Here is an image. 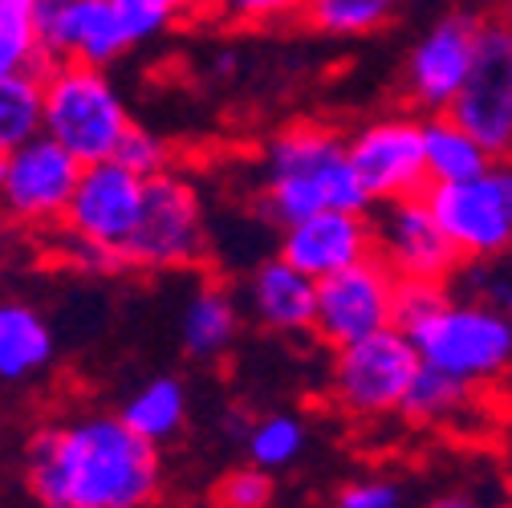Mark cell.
Listing matches in <instances>:
<instances>
[{
    "instance_id": "obj_1",
    "label": "cell",
    "mask_w": 512,
    "mask_h": 508,
    "mask_svg": "<svg viewBox=\"0 0 512 508\" xmlns=\"http://www.w3.org/2000/svg\"><path fill=\"white\" fill-rule=\"evenodd\" d=\"M25 480L41 508H155L163 456L118 415L90 411L29 435Z\"/></svg>"
},
{
    "instance_id": "obj_2",
    "label": "cell",
    "mask_w": 512,
    "mask_h": 508,
    "mask_svg": "<svg viewBox=\"0 0 512 508\" xmlns=\"http://www.w3.org/2000/svg\"><path fill=\"white\" fill-rule=\"evenodd\" d=\"M261 212L285 232L322 212L370 216L374 208L350 167L346 139L322 122H293L265 147Z\"/></svg>"
},
{
    "instance_id": "obj_3",
    "label": "cell",
    "mask_w": 512,
    "mask_h": 508,
    "mask_svg": "<svg viewBox=\"0 0 512 508\" xmlns=\"http://www.w3.org/2000/svg\"><path fill=\"white\" fill-rule=\"evenodd\" d=\"M183 17L175 0H37L49 61L106 70L131 49L163 37Z\"/></svg>"
},
{
    "instance_id": "obj_4",
    "label": "cell",
    "mask_w": 512,
    "mask_h": 508,
    "mask_svg": "<svg viewBox=\"0 0 512 508\" xmlns=\"http://www.w3.org/2000/svg\"><path fill=\"white\" fill-rule=\"evenodd\" d=\"M131 110L106 70L53 61L41 78V135L82 167L110 163L131 135Z\"/></svg>"
},
{
    "instance_id": "obj_5",
    "label": "cell",
    "mask_w": 512,
    "mask_h": 508,
    "mask_svg": "<svg viewBox=\"0 0 512 508\" xmlns=\"http://www.w3.org/2000/svg\"><path fill=\"white\" fill-rule=\"evenodd\" d=\"M403 334L411 338L423 370L447 374L472 391L496 383L512 366V317L484 309L476 301H460L452 297V289Z\"/></svg>"
},
{
    "instance_id": "obj_6",
    "label": "cell",
    "mask_w": 512,
    "mask_h": 508,
    "mask_svg": "<svg viewBox=\"0 0 512 508\" xmlns=\"http://www.w3.org/2000/svg\"><path fill=\"white\" fill-rule=\"evenodd\" d=\"M208 208L200 187L183 171H163L143 183V212L122 244V269L175 273L208 261Z\"/></svg>"
},
{
    "instance_id": "obj_7",
    "label": "cell",
    "mask_w": 512,
    "mask_h": 508,
    "mask_svg": "<svg viewBox=\"0 0 512 508\" xmlns=\"http://www.w3.org/2000/svg\"><path fill=\"white\" fill-rule=\"evenodd\" d=\"M423 362L403 330H382L346 350H334L330 362V399L350 419L399 415L407 391L415 387Z\"/></svg>"
},
{
    "instance_id": "obj_8",
    "label": "cell",
    "mask_w": 512,
    "mask_h": 508,
    "mask_svg": "<svg viewBox=\"0 0 512 508\" xmlns=\"http://www.w3.org/2000/svg\"><path fill=\"white\" fill-rule=\"evenodd\" d=\"M423 200L464 265L512 252V159H496L472 183L427 187Z\"/></svg>"
},
{
    "instance_id": "obj_9",
    "label": "cell",
    "mask_w": 512,
    "mask_h": 508,
    "mask_svg": "<svg viewBox=\"0 0 512 508\" xmlns=\"http://www.w3.org/2000/svg\"><path fill=\"white\" fill-rule=\"evenodd\" d=\"M350 167L362 183L370 208L403 204L427 196V155H423V114H382L346 139Z\"/></svg>"
},
{
    "instance_id": "obj_10",
    "label": "cell",
    "mask_w": 512,
    "mask_h": 508,
    "mask_svg": "<svg viewBox=\"0 0 512 508\" xmlns=\"http://www.w3.org/2000/svg\"><path fill=\"white\" fill-rule=\"evenodd\" d=\"M480 13L452 9L435 17L423 37L411 45L403 61V94L423 118L452 114L456 98L468 86L472 57H476V37H480Z\"/></svg>"
},
{
    "instance_id": "obj_11",
    "label": "cell",
    "mask_w": 512,
    "mask_h": 508,
    "mask_svg": "<svg viewBox=\"0 0 512 508\" xmlns=\"http://www.w3.org/2000/svg\"><path fill=\"white\" fill-rule=\"evenodd\" d=\"M447 118L464 126L492 163L512 159V33L500 17L480 21L468 86Z\"/></svg>"
},
{
    "instance_id": "obj_12",
    "label": "cell",
    "mask_w": 512,
    "mask_h": 508,
    "mask_svg": "<svg viewBox=\"0 0 512 508\" xmlns=\"http://www.w3.org/2000/svg\"><path fill=\"white\" fill-rule=\"evenodd\" d=\"M395 305H399V277L370 257L330 281H317L313 334L330 350H346L362 338L391 330Z\"/></svg>"
},
{
    "instance_id": "obj_13",
    "label": "cell",
    "mask_w": 512,
    "mask_h": 508,
    "mask_svg": "<svg viewBox=\"0 0 512 508\" xmlns=\"http://www.w3.org/2000/svg\"><path fill=\"white\" fill-rule=\"evenodd\" d=\"M374 261L387 265L403 285H452L460 273V252L435 224L427 200L382 204L370 212Z\"/></svg>"
},
{
    "instance_id": "obj_14",
    "label": "cell",
    "mask_w": 512,
    "mask_h": 508,
    "mask_svg": "<svg viewBox=\"0 0 512 508\" xmlns=\"http://www.w3.org/2000/svg\"><path fill=\"white\" fill-rule=\"evenodd\" d=\"M82 163L66 155L53 139H33L29 147L5 159V183H0V212L25 228H57L66 224Z\"/></svg>"
},
{
    "instance_id": "obj_15",
    "label": "cell",
    "mask_w": 512,
    "mask_h": 508,
    "mask_svg": "<svg viewBox=\"0 0 512 508\" xmlns=\"http://www.w3.org/2000/svg\"><path fill=\"white\" fill-rule=\"evenodd\" d=\"M139 212H143V179L118 167L114 159L94 163V167H82V175H78L61 232L102 244L110 252H122V244L131 240V232L139 224Z\"/></svg>"
},
{
    "instance_id": "obj_16",
    "label": "cell",
    "mask_w": 512,
    "mask_h": 508,
    "mask_svg": "<svg viewBox=\"0 0 512 508\" xmlns=\"http://www.w3.org/2000/svg\"><path fill=\"white\" fill-rule=\"evenodd\" d=\"M277 257L285 265H293L297 273H305L309 281H330V277L374 257L370 216H354V212L309 216L281 232Z\"/></svg>"
},
{
    "instance_id": "obj_17",
    "label": "cell",
    "mask_w": 512,
    "mask_h": 508,
    "mask_svg": "<svg viewBox=\"0 0 512 508\" xmlns=\"http://www.w3.org/2000/svg\"><path fill=\"white\" fill-rule=\"evenodd\" d=\"M248 309L265 330H277V334L313 330L317 281H309L305 273H297L281 257H269L248 277Z\"/></svg>"
},
{
    "instance_id": "obj_18",
    "label": "cell",
    "mask_w": 512,
    "mask_h": 508,
    "mask_svg": "<svg viewBox=\"0 0 512 508\" xmlns=\"http://www.w3.org/2000/svg\"><path fill=\"white\" fill-rule=\"evenodd\" d=\"M240 334V301L228 285L220 281H204L196 293L187 297L183 313H179V338L183 350L200 362H216L232 350Z\"/></svg>"
},
{
    "instance_id": "obj_19",
    "label": "cell",
    "mask_w": 512,
    "mask_h": 508,
    "mask_svg": "<svg viewBox=\"0 0 512 508\" xmlns=\"http://www.w3.org/2000/svg\"><path fill=\"white\" fill-rule=\"evenodd\" d=\"M57 354L45 313L29 301H0V378L25 383L41 374Z\"/></svg>"
},
{
    "instance_id": "obj_20",
    "label": "cell",
    "mask_w": 512,
    "mask_h": 508,
    "mask_svg": "<svg viewBox=\"0 0 512 508\" xmlns=\"http://www.w3.org/2000/svg\"><path fill=\"white\" fill-rule=\"evenodd\" d=\"M423 155H427V179L431 187H452V183H472L480 179L492 159L488 151L456 126L447 114L439 118H423Z\"/></svg>"
},
{
    "instance_id": "obj_21",
    "label": "cell",
    "mask_w": 512,
    "mask_h": 508,
    "mask_svg": "<svg viewBox=\"0 0 512 508\" xmlns=\"http://www.w3.org/2000/svg\"><path fill=\"white\" fill-rule=\"evenodd\" d=\"M118 419L131 427L143 443H151V448L171 443L187 427V387L171 374L147 378V383L122 403Z\"/></svg>"
},
{
    "instance_id": "obj_22",
    "label": "cell",
    "mask_w": 512,
    "mask_h": 508,
    "mask_svg": "<svg viewBox=\"0 0 512 508\" xmlns=\"http://www.w3.org/2000/svg\"><path fill=\"white\" fill-rule=\"evenodd\" d=\"M53 66L41 25H37V0H0V82L13 78H45Z\"/></svg>"
},
{
    "instance_id": "obj_23",
    "label": "cell",
    "mask_w": 512,
    "mask_h": 508,
    "mask_svg": "<svg viewBox=\"0 0 512 508\" xmlns=\"http://www.w3.org/2000/svg\"><path fill=\"white\" fill-rule=\"evenodd\" d=\"M244 452H248V464L261 468V472L289 468L305 452V423L297 415H285V411L261 415L244 431Z\"/></svg>"
},
{
    "instance_id": "obj_24",
    "label": "cell",
    "mask_w": 512,
    "mask_h": 508,
    "mask_svg": "<svg viewBox=\"0 0 512 508\" xmlns=\"http://www.w3.org/2000/svg\"><path fill=\"white\" fill-rule=\"evenodd\" d=\"M41 139V78L0 82V159Z\"/></svg>"
},
{
    "instance_id": "obj_25",
    "label": "cell",
    "mask_w": 512,
    "mask_h": 508,
    "mask_svg": "<svg viewBox=\"0 0 512 508\" xmlns=\"http://www.w3.org/2000/svg\"><path fill=\"white\" fill-rule=\"evenodd\" d=\"M468 399H472V387L456 383V378H447V374H435V370H419L399 415L415 427H443L468 407Z\"/></svg>"
},
{
    "instance_id": "obj_26",
    "label": "cell",
    "mask_w": 512,
    "mask_h": 508,
    "mask_svg": "<svg viewBox=\"0 0 512 508\" xmlns=\"http://www.w3.org/2000/svg\"><path fill=\"white\" fill-rule=\"evenodd\" d=\"M305 25L326 33V37H358V33H374L395 17V5L387 0H313L301 9Z\"/></svg>"
},
{
    "instance_id": "obj_27",
    "label": "cell",
    "mask_w": 512,
    "mask_h": 508,
    "mask_svg": "<svg viewBox=\"0 0 512 508\" xmlns=\"http://www.w3.org/2000/svg\"><path fill=\"white\" fill-rule=\"evenodd\" d=\"M464 273H472V285H460V301H476L484 309H496L504 317H512V261L500 257V261H476V265H464ZM452 289V285H447Z\"/></svg>"
},
{
    "instance_id": "obj_28",
    "label": "cell",
    "mask_w": 512,
    "mask_h": 508,
    "mask_svg": "<svg viewBox=\"0 0 512 508\" xmlns=\"http://www.w3.org/2000/svg\"><path fill=\"white\" fill-rule=\"evenodd\" d=\"M114 163H118V167H126L131 175H139V179L147 183V179H155V175L171 171V147H167L155 131H147V126H131V135L122 139V147H118Z\"/></svg>"
},
{
    "instance_id": "obj_29",
    "label": "cell",
    "mask_w": 512,
    "mask_h": 508,
    "mask_svg": "<svg viewBox=\"0 0 512 508\" xmlns=\"http://www.w3.org/2000/svg\"><path fill=\"white\" fill-rule=\"evenodd\" d=\"M216 508H269L273 504V472H261V468H232L216 492H212Z\"/></svg>"
},
{
    "instance_id": "obj_30",
    "label": "cell",
    "mask_w": 512,
    "mask_h": 508,
    "mask_svg": "<svg viewBox=\"0 0 512 508\" xmlns=\"http://www.w3.org/2000/svg\"><path fill=\"white\" fill-rule=\"evenodd\" d=\"M334 508H407V492L391 476H366L338 488Z\"/></svg>"
},
{
    "instance_id": "obj_31",
    "label": "cell",
    "mask_w": 512,
    "mask_h": 508,
    "mask_svg": "<svg viewBox=\"0 0 512 508\" xmlns=\"http://www.w3.org/2000/svg\"><path fill=\"white\" fill-rule=\"evenodd\" d=\"M57 257L66 261L70 269H78V273H90V277H102V273H118L122 269V261H118V252H110V248H102V244H90V240H78V236H70V232H57Z\"/></svg>"
},
{
    "instance_id": "obj_32",
    "label": "cell",
    "mask_w": 512,
    "mask_h": 508,
    "mask_svg": "<svg viewBox=\"0 0 512 508\" xmlns=\"http://www.w3.org/2000/svg\"><path fill=\"white\" fill-rule=\"evenodd\" d=\"M427 508H480V500H476L472 492H443V496H435Z\"/></svg>"
},
{
    "instance_id": "obj_33",
    "label": "cell",
    "mask_w": 512,
    "mask_h": 508,
    "mask_svg": "<svg viewBox=\"0 0 512 508\" xmlns=\"http://www.w3.org/2000/svg\"><path fill=\"white\" fill-rule=\"evenodd\" d=\"M500 21H504V25H508V33H512V5H504V9H500Z\"/></svg>"
},
{
    "instance_id": "obj_34",
    "label": "cell",
    "mask_w": 512,
    "mask_h": 508,
    "mask_svg": "<svg viewBox=\"0 0 512 508\" xmlns=\"http://www.w3.org/2000/svg\"><path fill=\"white\" fill-rule=\"evenodd\" d=\"M0 183H5V159H0Z\"/></svg>"
}]
</instances>
